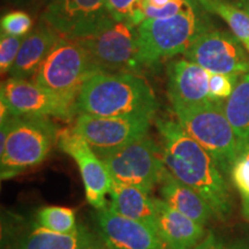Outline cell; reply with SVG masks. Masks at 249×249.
<instances>
[{"mask_svg":"<svg viewBox=\"0 0 249 249\" xmlns=\"http://www.w3.org/2000/svg\"><path fill=\"white\" fill-rule=\"evenodd\" d=\"M166 169L201 195L217 219L225 222L233 211L231 191L214 158L177 120L156 121Z\"/></svg>","mask_w":249,"mask_h":249,"instance_id":"obj_1","label":"cell"},{"mask_svg":"<svg viewBox=\"0 0 249 249\" xmlns=\"http://www.w3.org/2000/svg\"><path fill=\"white\" fill-rule=\"evenodd\" d=\"M158 102L147 80L134 73H97L83 85L76 113L98 117H155Z\"/></svg>","mask_w":249,"mask_h":249,"instance_id":"obj_2","label":"cell"},{"mask_svg":"<svg viewBox=\"0 0 249 249\" xmlns=\"http://www.w3.org/2000/svg\"><path fill=\"white\" fill-rule=\"evenodd\" d=\"M209 29L194 1L170 18H147L139 24L140 64L152 67L185 53L203 31Z\"/></svg>","mask_w":249,"mask_h":249,"instance_id":"obj_3","label":"cell"},{"mask_svg":"<svg viewBox=\"0 0 249 249\" xmlns=\"http://www.w3.org/2000/svg\"><path fill=\"white\" fill-rule=\"evenodd\" d=\"M177 121L214 158L224 174L231 173L244 142L227 119L224 101L173 107Z\"/></svg>","mask_w":249,"mask_h":249,"instance_id":"obj_4","label":"cell"},{"mask_svg":"<svg viewBox=\"0 0 249 249\" xmlns=\"http://www.w3.org/2000/svg\"><path fill=\"white\" fill-rule=\"evenodd\" d=\"M59 132L49 118L13 117L4 150L0 151L1 179L33 169L45 160Z\"/></svg>","mask_w":249,"mask_h":249,"instance_id":"obj_5","label":"cell"},{"mask_svg":"<svg viewBox=\"0 0 249 249\" xmlns=\"http://www.w3.org/2000/svg\"><path fill=\"white\" fill-rule=\"evenodd\" d=\"M97 73L102 71L85 46L77 40L61 36L33 81L76 102L83 85Z\"/></svg>","mask_w":249,"mask_h":249,"instance_id":"obj_6","label":"cell"},{"mask_svg":"<svg viewBox=\"0 0 249 249\" xmlns=\"http://www.w3.org/2000/svg\"><path fill=\"white\" fill-rule=\"evenodd\" d=\"M112 179L151 193L166 170L161 147L145 135L118 150L98 156Z\"/></svg>","mask_w":249,"mask_h":249,"instance_id":"obj_7","label":"cell"},{"mask_svg":"<svg viewBox=\"0 0 249 249\" xmlns=\"http://www.w3.org/2000/svg\"><path fill=\"white\" fill-rule=\"evenodd\" d=\"M139 26L112 20L91 36L77 39L101 71L134 73L140 64Z\"/></svg>","mask_w":249,"mask_h":249,"instance_id":"obj_8","label":"cell"},{"mask_svg":"<svg viewBox=\"0 0 249 249\" xmlns=\"http://www.w3.org/2000/svg\"><path fill=\"white\" fill-rule=\"evenodd\" d=\"M0 101L5 103L13 117H52L68 120L76 113V102L33 80L9 77L1 85Z\"/></svg>","mask_w":249,"mask_h":249,"instance_id":"obj_9","label":"cell"},{"mask_svg":"<svg viewBox=\"0 0 249 249\" xmlns=\"http://www.w3.org/2000/svg\"><path fill=\"white\" fill-rule=\"evenodd\" d=\"M152 117H98L79 114L73 130L82 136L97 156L118 150L148 135Z\"/></svg>","mask_w":249,"mask_h":249,"instance_id":"obj_10","label":"cell"},{"mask_svg":"<svg viewBox=\"0 0 249 249\" xmlns=\"http://www.w3.org/2000/svg\"><path fill=\"white\" fill-rule=\"evenodd\" d=\"M183 57L210 73L242 75L249 71V52L230 31L209 28L196 38Z\"/></svg>","mask_w":249,"mask_h":249,"instance_id":"obj_11","label":"cell"},{"mask_svg":"<svg viewBox=\"0 0 249 249\" xmlns=\"http://www.w3.org/2000/svg\"><path fill=\"white\" fill-rule=\"evenodd\" d=\"M112 20L105 0H51L42 13L43 22L73 40L91 36Z\"/></svg>","mask_w":249,"mask_h":249,"instance_id":"obj_12","label":"cell"},{"mask_svg":"<svg viewBox=\"0 0 249 249\" xmlns=\"http://www.w3.org/2000/svg\"><path fill=\"white\" fill-rule=\"evenodd\" d=\"M58 142L61 150L71 156L79 166L88 203L97 210L107 208V194L110 192L112 177L103 160L73 128L59 132Z\"/></svg>","mask_w":249,"mask_h":249,"instance_id":"obj_13","label":"cell"},{"mask_svg":"<svg viewBox=\"0 0 249 249\" xmlns=\"http://www.w3.org/2000/svg\"><path fill=\"white\" fill-rule=\"evenodd\" d=\"M99 233L108 249H166L157 232L108 208L98 210Z\"/></svg>","mask_w":249,"mask_h":249,"instance_id":"obj_14","label":"cell"},{"mask_svg":"<svg viewBox=\"0 0 249 249\" xmlns=\"http://www.w3.org/2000/svg\"><path fill=\"white\" fill-rule=\"evenodd\" d=\"M210 71L188 59L167 65V93L173 107H187L214 101L209 91Z\"/></svg>","mask_w":249,"mask_h":249,"instance_id":"obj_15","label":"cell"},{"mask_svg":"<svg viewBox=\"0 0 249 249\" xmlns=\"http://www.w3.org/2000/svg\"><path fill=\"white\" fill-rule=\"evenodd\" d=\"M157 213V234L166 249H193L203 240L205 229L189 217L154 197Z\"/></svg>","mask_w":249,"mask_h":249,"instance_id":"obj_16","label":"cell"},{"mask_svg":"<svg viewBox=\"0 0 249 249\" xmlns=\"http://www.w3.org/2000/svg\"><path fill=\"white\" fill-rule=\"evenodd\" d=\"M61 36L48 24L40 26L24 37L22 45L9 71V77L20 80L33 79Z\"/></svg>","mask_w":249,"mask_h":249,"instance_id":"obj_17","label":"cell"},{"mask_svg":"<svg viewBox=\"0 0 249 249\" xmlns=\"http://www.w3.org/2000/svg\"><path fill=\"white\" fill-rule=\"evenodd\" d=\"M108 196L110 203L107 208L111 211L145 224L157 232V213L150 193L112 179Z\"/></svg>","mask_w":249,"mask_h":249,"instance_id":"obj_18","label":"cell"},{"mask_svg":"<svg viewBox=\"0 0 249 249\" xmlns=\"http://www.w3.org/2000/svg\"><path fill=\"white\" fill-rule=\"evenodd\" d=\"M158 186L161 200L200 225L205 226L213 218H216L204 198L191 187L177 179L167 169L165 170Z\"/></svg>","mask_w":249,"mask_h":249,"instance_id":"obj_19","label":"cell"},{"mask_svg":"<svg viewBox=\"0 0 249 249\" xmlns=\"http://www.w3.org/2000/svg\"><path fill=\"white\" fill-rule=\"evenodd\" d=\"M101 248L97 236L85 227L75 232L58 233L37 225L24 236L18 249H96Z\"/></svg>","mask_w":249,"mask_h":249,"instance_id":"obj_20","label":"cell"},{"mask_svg":"<svg viewBox=\"0 0 249 249\" xmlns=\"http://www.w3.org/2000/svg\"><path fill=\"white\" fill-rule=\"evenodd\" d=\"M224 110L233 129L244 143H249V71L239 77Z\"/></svg>","mask_w":249,"mask_h":249,"instance_id":"obj_21","label":"cell"},{"mask_svg":"<svg viewBox=\"0 0 249 249\" xmlns=\"http://www.w3.org/2000/svg\"><path fill=\"white\" fill-rule=\"evenodd\" d=\"M201 5L229 24L231 33L249 52V15L238 5L227 0H204Z\"/></svg>","mask_w":249,"mask_h":249,"instance_id":"obj_22","label":"cell"},{"mask_svg":"<svg viewBox=\"0 0 249 249\" xmlns=\"http://www.w3.org/2000/svg\"><path fill=\"white\" fill-rule=\"evenodd\" d=\"M37 223L44 229L58 233H71L79 229L74 210L55 205L42 208L37 214Z\"/></svg>","mask_w":249,"mask_h":249,"instance_id":"obj_23","label":"cell"},{"mask_svg":"<svg viewBox=\"0 0 249 249\" xmlns=\"http://www.w3.org/2000/svg\"><path fill=\"white\" fill-rule=\"evenodd\" d=\"M230 177L240 196L242 217L249 223V143H244L242 145Z\"/></svg>","mask_w":249,"mask_h":249,"instance_id":"obj_24","label":"cell"},{"mask_svg":"<svg viewBox=\"0 0 249 249\" xmlns=\"http://www.w3.org/2000/svg\"><path fill=\"white\" fill-rule=\"evenodd\" d=\"M108 13L113 20L139 26L145 20L143 0H105Z\"/></svg>","mask_w":249,"mask_h":249,"instance_id":"obj_25","label":"cell"},{"mask_svg":"<svg viewBox=\"0 0 249 249\" xmlns=\"http://www.w3.org/2000/svg\"><path fill=\"white\" fill-rule=\"evenodd\" d=\"M24 37L11 36L1 33L0 35V70L2 74H7L14 65L20 51Z\"/></svg>","mask_w":249,"mask_h":249,"instance_id":"obj_26","label":"cell"},{"mask_svg":"<svg viewBox=\"0 0 249 249\" xmlns=\"http://www.w3.org/2000/svg\"><path fill=\"white\" fill-rule=\"evenodd\" d=\"M240 76L232 74L210 73L209 91L211 98L214 101H226L232 95Z\"/></svg>","mask_w":249,"mask_h":249,"instance_id":"obj_27","label":"cell"},{"mask_svg":"<svg viewBox=\"0 0 249 249\" xmlns=\"http://www.w3.org/2000/svg\"><path fill=\"white\" fill-rule=\"evenodd\" d=\"M31 28H33V20L24 12H11L1 18V33L7 35L18 37L27 36Z\"/></svg>","mask_w":249,"mask_h":249,"instance_id":"obj_28","label":"cell"},{"mask_svg":"<svg viewBox=\"0 0 249 249\" xmlns=\"http://www.w3.org/2000/svg\"><path fill=\"white\" fill-rule=\"evenodd\" d=\"M193 249H249V244L242 240H226L209 232L203 240Z\"/></svg>","mask_w":249,"mask_h":249,"instance_id":"obj_29","label":"cell"},{"mask_svg":"<svg viewBox=\"0 0 249 249\" xmlns=\"http://www.w3.org/2000/svg\"><path fill=\"white\" fill-rule=\"evenodd\" d=\"M171 0H143V7H155L160 8L167 5Z\"/></svg>","mask_w":249,"mask_h":249,"instance_id":"obj_30","label":"cell"},{"mask_svg":"<svg viewBox=\"0 0 249 249\" xmlns=\"http://www.w3.org/2000/svg\"><path fill=\"white\" fill-rule=\"evenodd\" d=\"M235 5H238L249 15V0H235Z\"/></svg>","mask_w":249,"mask_h":249,"instance_id":"obj_31","label":"cell"},{"mask_svg":"<svg viewBox=\"0 0 249 249\" xmlns=\"http://www.w3.org/2000/svg\"><path fill=\"white\" fill-rule=\"evenodd\" d=\"M43 1H46V2H50V1H51V0H43Z\"/></svg>","mask_w":249,"mask_h":249,"instance_id":"obj_32","label":"cell"},{"mask_svg":"<svg viewBox=\"0 0 249 249\" xmlns=\"http://www.w3.org/2000/svg\"><path fill=\"white\" fill-rule=\"evenodd\" d=\"M198 1H200V4H201V2H202V1H204V0H198Z\"/></svg>","mask_w":249,"mask_h":249,"instance_id":"obj_33","label":"cell"},{"mask_svg":"<svg viewBox=\"0 0 249 249\" xmlns=\"http://www.w3.org/2000/svg\"><path fill=\"white\" fill-rule=\"evenodd\" d=\"M96 249H103V248H96Z\"/></svg>","mask_w":249,"mask_h":249,"instance_id":"obj_34","label":"cell"}]
</instances>
